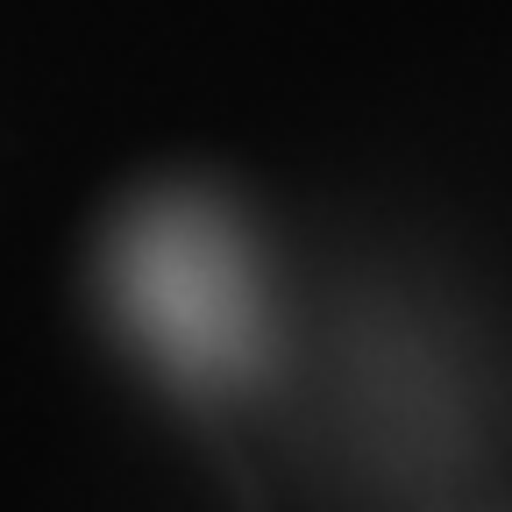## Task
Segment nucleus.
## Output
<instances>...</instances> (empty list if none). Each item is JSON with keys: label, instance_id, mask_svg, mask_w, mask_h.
<instances>
[{"label": "nucleus", "instance_id": "1", "mask_svg": "<svg viewBox=\"0 0 512 512\" xmlns=\"http://www.w3.org/2000/svg\"><path fill=\"white\" fill-rule=\"evenodd\" d=\"M128 335L185 392H242L271 363V285L242 221L200 192L150 200L114 242Z\"/></svg>", "mask_w": 512, "mask_h": 512}]
</instances>
